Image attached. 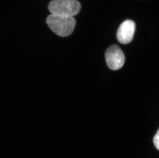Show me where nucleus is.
<instances>
[{
  "mask_svg": "<svg viewBox=\"0 0 159 158\" xmlns=\"http://www.w3.org/2000/svg\"><path fill=\"white\" fill-rule=\"evenodd\" d=\"M47 23L54 33L62 37L72 34L76 25L73 16H63L51 14L47 17Z\"/></svg>",
  "mask_w": 159,
  "mask_h": 158,
  "instance_id": "nucleus-1",
  "label": "nucleus"
},
{
  "mask_svg": "<svg viewBox=\"0 0 159 158\" xmlns=\"http://www.w3.org/2000/svg\"><path fill=\"white\" fill-rule=\"evenodd\" d=\"M48 7L52 14L73 16L80 12L81 5L77 0H52Z\"/></svg>",
  "mask_w": 159,
  "mask_h": 158,
  "instance_id": "nucleus-2",
  "label": "nucleus"
},
{
  "mask_svg": "<svg viewBox=\"0 0 159 158\" xmlns=\"http://www.w3.org/2000/svg\"><path fill=\"white\" fill-rule=\"evenodd\" d=\"M105 58L107 64L111 70H118L125 63L124 54L116 45H112L107 49Z\"/></svg>",
  "mask_w": 159,
  "mask_h": 158,
  "instance_id": "nucleus-3",
  "label": "nucleus"
},
{
  "mask_svg": "<svg viewBox=\"0 0 159 158\" xmlns=\"http://www.w3.org/2000/svg\"><path fill=\"white\" fill-rule=\"evenodd\" d=\"M134 22L127 20L120 26L117 32V40L120 43L127 44L132 41L135 33Z\"/></svg>",
  "mask_w": 159,
  "mask_h": 158,
  "instance_id": "nucleus-4",
  "label": "nucleus"
},
{
  "mask_svg": "<svg viewBox=\"0 0 159 158\" xmlns=\"http://www.w3.org/2000/svg\"><path fill=\"white\" fill-rule=\"evenodd\" d=\"M153 143L155 146L159 151V128L158 131L157 132L156 134L153 138Z\"/></svg>",
  "mask_w": 159,
  "mask_h": 158,
  "instance_id": "nucleus-5",
  "label": "nucleus"
}]
</instances>
